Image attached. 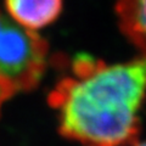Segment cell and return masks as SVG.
<instances>
[{
	"label": "cell",
	"mask_w": 146,
	"mask_h": 146,
	"mask_svg": "<svg viewBox=\"0 0 146 146\" xmlns=\"http://www.w3.org/2000/svg\"><path fill=\"white\" fill-rule=\"evenodd\" d=\"M48 95L58 133L80 146H134L146 99V57L107 65L85 56Z\"/></svg>",
	"instance_id": "6da1fadb"
},
{
	"label": "cell",
	"mask_w": 146,
	"mask_h": 146,
	"mask_svg": "<svg viewBox=\"0 0 146 146\" xmlns=\"http://www.w3.org/2000/svg\"><path fill=\"white\" fill-rule=\"evenodd\" d=\"M49 63V44L42 35L6 21L0 33V74L18 91L38 88Z\"/></svg>",
	"instance_id": "7a4b0ae2"
},
{
	"label": "cell",
	"mask_w": 146,
	"mask_h": 146,
	"mask_svg": "<svg viewBox=\"0 0 146 146\" xmlns=\"http://www.w3.org/2000/svg\"><path fill=\"white\" fill-rule=\"evenodd\" d=\"M4 5L18 26L35 32L60 17L63 0H4Z\"/></svg>",
	"instance_id": "3957f363"
},
{
	"label": "cell",
	"mask_w": 146,
	"mask_h": 146,
	"mask_svg": "<svg viewBox=\"0 0 146 146\" xmlns=\"http://www.w3.org/2000/svg\"><path fill=\"white\" fill-rule=\"evenodd\" d=\"M116 13L121 32L146 57V0H117Z\"/></svg>",
	"instance_id": "277c9868"
},
{
	"label": "cell",
	"mask_w": 146,
	"mask_h": 146,
	"mask_svg": "<svg viewBox=\"0 0 146 146\" xmlns=\"http://www.w3.org/2000/svg\"><path fill=\"white\" fill-rule=\"evenodd\" d=\"M18 93L15 83L6 78L5 76L0 74V117H1V110L9 100L15 96V94Z\"/></svg>",
	"instance_id": "5b68a950"
},
{
	"label": "cell",
	"mask_w": 146,
	"mask_h": 146,
	"mask_svg": "<svg viewBox=\"0 0 146 146\" xmlns=\"http://www.w3.org/2000/svg\"><path fill=\"white\" fill-rule=\"evenodd\" d=\"M6 18L3 16V13H1V11H0V33H1V31H3V28H4V26H5V23H6Z\"/></svg>",
	"instance_id": "8992f818"
},
{
	"label": "cell",
	"mask_w": 146,
	"mask_h": 146,
	"mask_svg": "<svg viewBox=\"0 0 146 146\" xmlns=\"http://www.w3.org/2000/svg\"><path fill=\"white\" fill-rule=\"evenodd\" d=\"M134 146H146V141H143V143H139V141H138V143H136Z\"/></svg>",
	"instance_id": "52a82bcc"
}]
</instances>
